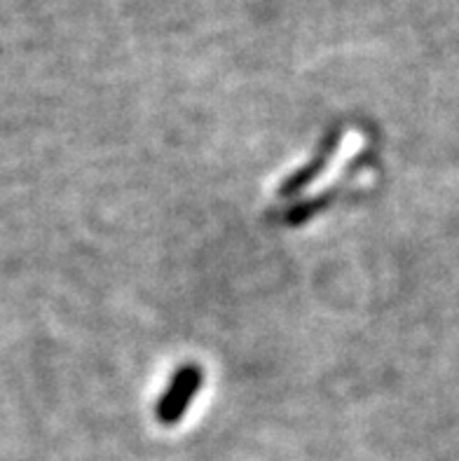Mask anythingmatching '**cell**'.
Here are the masks:
<instances>
[{
  "label": "cell",
  "mask_w": 459,
  "mask_h": 461,
  "mask_svg": "<svg viewBox=\"0 0 459 461\" xmlns=\"http://www.w3.org/2000/svg\"><path fill=\"white\" fill-rule=\"evenodd\" d=\"M199 384H202V373L195 366H186L174 375V380H171L167 393L160 401V408H157V417L162 420V424H176L180 417L186 415L192 398L199 392Z\"/></svg>",
  "instance_id": "6da1fadb"
}]
</instances>
